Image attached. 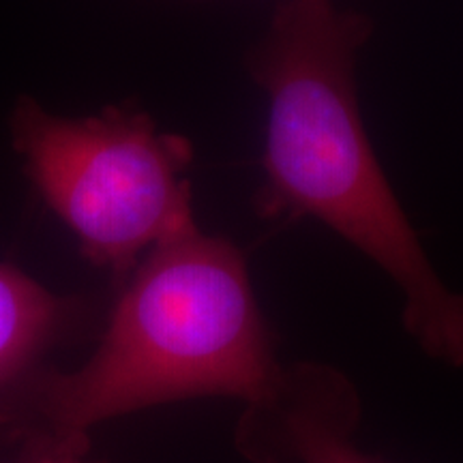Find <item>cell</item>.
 <instances>
[{
    "label": "cell",
    "mask_w": 463,
    "mask_h": 463,
    "mask_svg": "<svg viewBox=\"0 0 463 463\" xmlns=\"http://www.w3.org/2000/svg\"><path fill=\"white\" fill-rule=\"evenodd\" d=\"M372 22L335 0H283L247 69L266 95L260 215L314 219L389 275L427 356L463 367V294L439 279L369 142L356 54Z\"/></svg>",
    "instance_id": "1"
},
{
    "label": "cell",
    "mask_w": 463,
    "mask_h": 463,
    "mask_svg": "<svg viewBox=\"0 0 463 463\" xmlns=\"http://www.w3.org/2000/svg\"><path fill=\"white\" fill-rule=\"evenodd\" d=\"M281 373L245 256L195 222L131 270L89 361L33 375L0 403V427L34 457L86 453L101 422L200 397L251 408Z\"/></svg>",
    "instance_id": "2"
},
{
    "label": "cell",
    "mask_w": 463,
    "mask_h": 463,
    "mask_svg": "<svg viewBox=\"0 0 463 463\" xmlns=\"http://www.w3.org/2000/svg\"><path fill=\"white\" fill-rule=\"evenodd\" d=\"M9 131L45 206L73 232L82 256L116 281L157 242L195 223L194 146L142 109L114 106L67 118L20 97Z\"/></svg>",
    "instance_id": "3"
},
{
    "label": "cell",
    "mask_w": 463,
    "mask_h": 463,
    "mask_svg": "<svg viewBox=\"0 0 463 463\" xmlns=\"http://www.w3.org/2000/svg\"><path fill=\"white\" fill-rule=\"evenodd\" d=\"M354 386L337 369L317 363L283 367L266 402L247 408L242 444L264 461L382 463L356 447Z\"/></svg>",
    "instance_id": "4"
},
{
    "label": "cell",
    "mask_w": 463,
    "mask_h": 463,
    "mask_svg": "<svg viewBox=\"0 0 463 463\" xmlns=\"http://www.w3.org/2000/svg\"><path fill=\"white\" fill-rule=\"evenodd\" d=\"M82 317V303L0 262V403L48 367L45 358Z\"/></svg>",
    "instance_id": "5"
},
{
    "label": "cell",
    "mask_w": 463,
    "mask_h": 463,
    "mask_svg": "<svg viewBox=\"0 0 463 463\" xmlns=\"http://www.w3.org/2000/svg\"><path fill=\"white\" fill-rule=\"evenodd\" d=\"M86 453H48L37 455L34 463H86Z\"/></svg>",
    "instance_id": "6"
}]
</instances>
